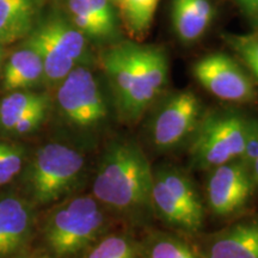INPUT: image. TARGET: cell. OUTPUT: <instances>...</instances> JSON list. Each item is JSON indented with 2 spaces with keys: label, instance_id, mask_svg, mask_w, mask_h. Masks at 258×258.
Masks as SVG:
<instances>
[{
  "label": "cell",
  "instance_id": "cell-26",
  "mask_svg": "<svg viewBox=\"0 0 258 258\" xmlns=\"http://www.w3.org/2000/svg\"><path fill=\"white\" fill-rule=\"evenodd\" d=\"M88 2L97 17L99 18L103 27L106 29L111 37H114L116 35V22L110 0H88Z\"/></svg>",
  "mask_w": 258,
  "mask_h": 258
},
{
  "label": "cell",
  "instance_id": "cell-4",
  "mask_svg": "<svg viewBox=\"0 0 258 258\" xmlns=\"http://www.w3.org/2000/svg\"><path fill=\"white\" fill-rule=\"evenodd\" d=\"M85 167V157L77 148L62 143L44 144L25 170L28 201L34 207H47L69 198L82 184Z\"/></svg>",
  "mask_w": 258,
  "mask_h": 258
},
{
  "label": "cell",
  "instance_id": "cell-19",
  "mask_svg": "<svg viewBox=\"0 0 258 258\" xmlns=\"http://www.w3.org/2000/svg\"><path fill=\"white\" fill-rule=\"evenodd\" d=\"M50 105L49 97L32 91H14L0 102V131L9 132L29 111Z\"/></svg>",
  "mask_w": 258,
  "mask_h": 258
},
{
  "label": "cell",
  "instance_id": "cell-13",
  "mask_svg": "<svg viewBox=\"0 0 258 258\" xmlns=\"http://www.w3.org/2000/svg\"><path fill=\"white\" fill-rule=\"evenodd\" d=\"M34 29L78 66H89L91 62V54L86 42L88 37L74 27L72 22H67L60 16H53L35 25Z\"/></svg>",
  "mask_w": 258,
  "mask_h": 258
},
{
  "label": "cell",
  "instance_id": "cell-5",
  "mask_svg": "<svg viewBox=\"0 0 258 258\" xmlns=\"http://www.w3.org/2000/svg\"><path fill=\"white\" fill-rule=\"evenodd\" d=\"M151 201L154 218L171 231L189 238L201 233L207 209L194 179L182 167L161 164L153 169Z\"/></svg>",
  "mask_w": 258,
  "mask_h": 258
},
{
  "label": "cell",
  "instance_id": "cell-11",
  "mask_svg": "<svg viewBox=\"0 0 258 258\" xmlns=\"http://www.w3.org/2000/svg\"><path fill=\"white\" fill-rule=\"evenodd\" d=\"M196 237L194 246L202 258H258V219H245Z\"/></svg>",
  "mask_w": 258,
  "mask_h": 258
},
{
  "label": "cell",
  "instance_id": "cell-20",
  "mask_svg": "<svg viewBox=\"0 0 258 258\" xmlns=\"http://www.w3.org/2000/svg\"><path fill=\"white\" fill-rule=\"evenodd\" d=\"M78 258H141L139 240L127 231L108 232Z\"/></svg>",
  "mask_w": 258,
  "mask_h": 258
},
{
  "label": "cell",
  "instance_id": "cell-14",
  "mask_svg": "<svg viewBox=\"0 0 258 258\" xmlns=\"http://www.w3.org/2000/svg\"><path fill=\"white\" fill-rule=\"evenodd\" d=\"M214 17V9L209 0H173L172 24L182 43L199 41L207 31Z\"/></svg>",
  "mask_w": 258,
  "mask_h": 258
},
{
  "label": "cell",
  "instance_id": "cell-27",
  "mask_svg": "<svg viewBox=\"0 0 258 258\" xmlns=\"http://www.w3.org/2000/svg\"><path fill=\"white\" fill-rule=\"evenodd\" d=\"M237 3L243 9L245 15L258 27V0H237Z\"/></svg>",
  "mask_w": 258,
  "mask_h": 258
},
{
  "label": "cell",
  "instance_id": "cell-25",
  "mask_svg": "<svg viewBox=\"0 0 258 258\" xmlns=\"http://www.w3.org/2000/svg\"><path fill=\"white\" fill-rule=\"evenodd\" d=\"M50 105L41 106V108L35 109V110L29 111L28 114L22 116L17 121L14 127H12L10 133H14L17 135H25L30 134L40 128V125L46 120L48 111H49Z\"/></svg>",
  "mask_w": 258,
  "mask_h": 258
},
{
  "label": "cell",
  "instance_id": "cell-21",
  "mask_svg": "<svg viewBox=\"0 0 258 258\" xmlns=\"http://www.w3.org/2000/svg\"><path fill=\"white\" fill-rule=\"evenodd\" d=\"M69 11L72 24L86 37L95 38V40L112 38L103 27L88 0H69Z\"/></svg>",
  "mask_w": 258,
  "mask_h": 258
},
{
  "label": "cell",
  "instance_id": "cell-1",
  "mask_svg": "<svg viewBox=\"0 0 258 258\" xmlns=\"http://www.w3.org/2000/svg\"><path fill=\"white\" fill-rule=\"evenodd\" d=\"M153 167L137 141L114 138L99 158L92 196L125 226H145L154 218L152 211Z\"/></svg>",
  "mask_w": 258,
  "mask_h": 258
},
{
  "label": "cell",
  "instance_id": "cell-9",
  "mask_svg": "<svg viewBox=\"0 0 258 258\" xmlns=\"http://www.w3.org/2000/svg\"><path fill=\"white\" fill-rule=\"evenodd\" d=\"M206 173L203 201L213 217L231 219L247 208L257 186L240 158L213 167Z\"/></svg>",
  "mask_w": 258,
  "mask_h": 258
},
{
  "label": "cell",
  "instance_id": "cell-24",
  "mask_svg": "<svg viewBox=\"0 0 258 258\" xmlns=\"http://www.w3.org/2000/svg\"><path fill=\"white\" fill-rule=\"evenodd\" d=\"M227 41L258 82V32L230 36Z\"/></svg>",
  "mask_w": 258,
  "mask_h": 258
},
{
  "label": "cell",
  "instance_id": "cell-29",
  "mask_svg": "<svg viewBox=\"0 0 258 258\" xmlns=\"http://www.w3.org/2000/svg\"><path fill=\"white\" fill-rule=\"evenodd\" d=\"M118 2H120V3H121V0H118Z\"/></svg>",
  "mask_w": 258,
  "mask_h": 258
},
{
  "label": "cell",
  "instance_id": "cell-7",
  "mask_svg": "<svg viewBox=\"0 0 258 258\" xmlns=\"http://www.w3.org/2000/svg\"><path fill=\"white\" fill-rule=\"evenodd\" d=\"M56 104L67 127L88 138L108 131L115 109L88 66H76L57 85Z\"/></svg>",
  "mask_w": 258,
  "mask_h": 258
},
{
  "label": "cell",
  "instance_id": "cell-8",
  "mask_svg": "<svg viewBox=\"0 0 258 258\" xmlns=\"http://www.w3.org/2000/svg\"><path fill=\"white\" fill-rule=\"evenodd\" d=\"M151 108L146 137L151 148L159 153L186 148L205 112L199 97L190 90L170 93Z\"/></svg>",
  "mask_w": 258,
  "mask_h": 258
},
{
  "label": "cell",
  "instance_id": "cell-15",
  "mask_svg": "<svg viewBox=\"0 0 258 258\" xmlns=\"http://www.w3.org/2000/svg\"><path fill=\"white\" fill-rule=\"evenodd\" d=\"M41 83H44L43 64L36 51L27 46L15 51L4 67L5 91H24Z\"/></svg>",
  "mask_w": 258,
  "mask_h": 258
},
{
  "label": "cell",
  "instance_id": "cell-6",
  "mask_svg": "<svg viewBox=\"0 0 258 258\" xmlns=\"http://www.w3.org/2000/svg\"><path fill=\"white\" fill-rule=\"evenodd\" d=\"M254 118L233 109H217L203 116L186 146L192 169L208 171L243 156Z\"/></svg>",
  "mask_w": 258,
  "mask_h": 258
},
{
  "label": "cell",
  "instance_id": "cell-23",
  "mask_svg": "<svg viewBox=\"0 0 258 258\" xmlns=\"http://www.w3.org/2000/svg\"><path fill=\"white\" fill-rule=\"evenodd\" d=\"M25 150L21 145L0 141V186L14 180L23 169Z\"/></svg>",
  "mask_w": 258,
  "mask_h": 258
},
{
  "label": "cell",
  "instance_id": "cell-22",
  "mask_svg": "<svg viewBox=\"0 0 258 258\" xmlns=\"http://www.w3.org/2000/svg\"><path fill=\"white\" fill-rule=\"evenodd\" d=\"M159 0H121L128 30L134 37L144 36L152 24Z\"/></svg>",
  "mask_w": 258,
  "mask_h": 258
},
{
  "label": "cell",
  "instance_id": "cell-16",
  "mask_svg": "<svg viewBox=\"0 0 258 258\" xmlns=\"http://www.w3.org/2000/svg\"><path fill=\"white\" fill-rule=\"evenodd\" d=\"M38 0H0V43L25 38L35 27Z\"/></svg>",
  "mask_w": 258,
  "mask_h": 258
},
{
  "label": "cell",
  "instance_id": "cell-10",
  "mask_svg": "<svg viewBox=\"0 0 258 258\" xmlns=\"http://www.w3.org/2000/svg\"><path fill=\"white\" fill-rule=\"evenodd\" d=\"M194 78L203 89L220 101L251 103L256 101V86L243 67L225 53L202 56L192 66Z\"/></svg>",
  "mask_w": 258,
  "mask_h": 258
},
{
  "label": "cell",
  "instance_id": "cell-3",
  "mask_svg": "<svg viewBox=\"0 0 258 258\" xmlns=\"http://www.w3.org/2000/svg\"><path fill=\"white\" fill-rule=\"evenodd\" d=\"M117 221L91 195H71L48 213L42 235L53 258H78Z\"/></svg>",
  "mask_w": 258,
  "mask_h": 258
},
{
  "label": "cell",
  "instance_id": "cell-18",
  "mask_svg": "<svg viewBox=\"0 0 258 258\" xmlns=\"http://www.w3.org/2000/svg\"><path fill=\"white\" fill-rule=\"evenodd\" d=\"M25 38L27 41L24 46L31 48L40 56L43 64L44 83L48 85L57 86L74 67L78 66L69 57L62 55L46 37L42 36L35 29H32Z\"/></svg>",
  "mask_w": 258,
  "mask_h": 258
},
{
  "label": "cell",
  "instance_id": "cell-12",
  "mask_svg": "<svg viewBox=\"0 0 258 258\" xmlns=\"http://www.w3.org/2000/svg\"><path fill=\"white\" fill-rule=\"evenodd\" d=\"M34 206L27 198H0V258H14L30 240L35 227Z\"/></svg>",
  "mask_w": 258,
  "mask_h": 258
},
{
  "label": "cell",
  "instance_id": "cell-2",
  "mask_svg": "<svg viewBox=\"0 0 258 258\" xmlns=\"http://www.w3.org/2000/svg\"><path fill=\"white\" fill-rule=\"evenodd\" d=\"M101 64L108 79L117 117L134 124L158 101L169 78L163 48L121 42L104 50Z\"/></svg>",
  "mask_w": 258,
  "mask_h": 258
},
{
  "label": "cell",
  "instance_id": "cell-17",
  "mask_svg": "<svg viewBox=\"0 0 258 258\" xmlns=\"http://www.w3.org/2000/svg\"><path fill=\"white\" fill-rule=\"evenodd\" d=\"M141 258H202L184 235L153 230L139 240Z\"/></svg>",
  "mask_w": 258,
  "mask_h": 258
},
{
  "label": "cell",
  "instance_id": "cell-28",
  "mask_svg": "<svg viewBox=\"0 0 258 258\" xmlns=\"http://www.w3.org/2000/svg\"><path fill=\"white\" fill-rule=\"evenodd\" d=\"M3 44L0 43V64L3 62V59H4V50H3Z\"/></svg>",
  "mask_w": 258,
  "mask_h": 258
}]
</instances>
